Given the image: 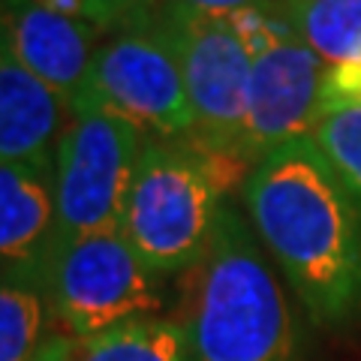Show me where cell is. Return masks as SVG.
I'll return each instance as SVG.
<instances>
[{
  "instance_id": "2",
  "label": "cell",
  "mask_w": 361,
  "mask_h": 361,
  "mask_svg": "<svg viewBox=\"0 0 361 361\" xmlns=\"http://www.w3.org/2000/svg\"><path fill=\"white\" fill-rule=\"evenodd\" d=\"M175 322L187 361H301L286 286L247 214L226 202L211 247L178 277Z\"/></svg>"
},
{
  "instance_id": "9",
  "label": "cell",
  "mask_w": 361,
  "mask_h": 361,
  "mask_svg": "<svg viewBox=\"0 0 361 361\" xmlns=\"http://www.w3.org/2000/svg\"><path fill=\"white\" fill-rule=\"evenodd\" d=\"M54 244V160L0 166V283L45 289Z\"/></svg>"
},
{
  "instance_id": "7",
  "label": "cell",
  "mask_w": 361,
  "mask_h": 361,
  "mask_svg": "<svg viewBox=\"0 0 361 361\" xmlns=\"http://www.w3.org/2000/svg\"><path fill=\"white\" fill-rule=\"evenodd\" d=\"M145 142L148 139L133 123L103 111L70 115L54 148V253L87 235L121 229L123 202Z\"/></svg>"
},
{
  "instance_id": "17",
  "label": "cell",
  "mask_w": 361,
  "mask_h": 361,
  "mask_svg": "<svg viewBox=\"0 0 361 361\" xmlns=\"http://www.w3.org/2000/svg\"><path fill=\"white\" fill-rule=\"evenodd\" d=\"M42 9H49L54 16L63 18H75V21H87L90 25V0H37Z\"/></svg>"
},
{
  "instance_id": "5",
  "label": "cell",
  "mask_w": 361,
  "mask_h": 361,
  "mask_svg": "<svg viewBox=\"0 0 361 361\" xmlns=\"http://www.w3.org/2000/svg\"><path fill=\"white\" fill-rule=\"evenodd\" d=\"M253 51L247 115L238 139V157L256 166L286 142L313 135L329 111L331 66L304 45L280 13H244L232 18Z\"/></svg>"
},
{
  "instance_id": "6",
  "label": "cell",
  "mask_w": 361,
  "mask_h": 361,
  "mask_svg": "<svg viewBox=\"0 0 361 361\" xmlns=\"http://www.w3.org/2000/svg\"><path fill=\"white\" fill-rule=\"evenodd\" d=\"M166 280L115 229L61 247L45 277V298L66 337H94L135 319L166 316Z\"/></svg>"
},
{
  "instance_id": "18",
  "label": "cell",
  "mask_w": 361,
  "mask_h": 361,
  "mask_svg": "<svg viewBox=\"0 0 361 361\" xmlns=\"http://www.w3.org/2000/svg\"><path fill=\"white\" fill-rule=\"evenodd\" d=\"M66 343H70V337L66 334H61L58 341H54L49 349H45V355L39 358V361H63V353H66Z\"/></svg>"
},
{
  "instance_id": "1",
  "label": "cell",
  "mask_w": 361,
  "mask_h": 361,
  "mask_svg": "<svg viewBox=\"0 0 361 361\" xmlns=\"http://www.w3.org/2000/svg\"><path fill=\"white\" fill-rule=\"evenodd\" d=\"M259 244L316 325L361 313V214L313 135L265 154L241 187Z\"/></svg>"
},
{
  "instance_id": "16",
  "label": "cell",
  "mask_w": 361,
  "mask_h": 361,
  "mask_svg": "<svg viewBox=\"0 0 361 361\" xmlns=\"http://www.w3.org/2000/svg\"><path fill=\"white\" fill-rule=\"evenodd\" d=\"M166 0H90V25L97 30H121L160 16Z\"/></svg>"
},
{
  "instance_id": "10",
  "label": "cell",
  "mask_w": 361,
  "mask_h": 361,
  "mask_svg": "<svg viewBox=\"0 0 361 361\" xmlns=\"http://www.w3.org/2000/svg\"><path fill=\"white\" fill-rule=\"evenodd\" d=\"M99 33L87 21L49 13L37 0H0V42L66 106L90 70Z\"/></svg>"
},
{
  "instance_id": "4",
  "label": "cell",
  "mask_w": 361,
  "mask_h": 361,
  "mask_svg": "<svg viewBox=\"0 0 361 361\" xmlns=\"http://www.w3.org/2000/svg\"><path fill=\"white\" fill-rule=\"evenodd\" d=\"M75 111H103L133 123L145 139H187L193 109L169 30L157 18L111 30L99 39L90 70L70 103Z\"/></svg>"
},
{
  "instance_id": "13",
  "label": "cell",
  "mask_w": 361,
  "mask_h": 361,
  "mask_svg": "<svg viewBox=\"0 0 361 361\" xmlns=\"http://www.w3.org/2000/svg\"><path fill=\"white\" fill-rule=\"evenodd\" d=\"M61 334L45 289L0 283V361H39Z\"/></svg>"
},
{
  "instance_id": "15",
  "label": "cell",
  "mask_w": 361,
  "mask_h": 361,
  "mask_svg": "<svg viewBox=\"0 0 361 361\" xmlns=\"http://www.w3.org/2000/svg\"><path fill=\"white\" fill-rule=\"evenodd\" d=\"M283 0H166L160 16L184 18H238L244 13H280Z\"/></svg>"
},
{
  "instance_id": "14",
  "label": "cell",
  "mask_w": 361,
  "mask_h": 361,
  "mask_svg": "<svg viewBox=\"0 0 361 361\" xmlns=\"http://www.w3.org/2000/svg\"><path fill=\"white\" fill-rule=\"evenodd\" d=\"M313 139L343 178L361 214V103L329 109L316 123Z\"/></svg>"
},
{
  "instance_id": "12",
  "label": "cell",
  "mask_w": 361,
  "mask_h": 361,
  "mask_svg": "<svg viewBox=\"0 0 361 361\" xmlns=\"http://www.w3.org/2000/svg\"><path fill=\"white\" fill-rule=\"evenodd\" d=\"M63 361H187L175 316H148L94 337H70Z\"/></svg>"
},
{
  "instance_id": "8",
  "label": "cell",
  "mask_w": 361,
  "mask_h": 361,
  "mask_svg": "<svg viewBox=\"0 0 361 361\" xmlns=\"http://www.w3.org/2000/svg\"><path fill=\"white\" fill-rule=\"evenodd\" d=\"M175 42L187 99L196 127L190 142L238 160V139L247 115L253 51L232 18L157 16ZM250 169V166H247Z\"/></svg>"
},
{
  "instance_id": "3",
  "label": "cell",
  "mask_w": 361,
  "mask_h": 361,
  "mask_svg": "<svg viewBox=\"0 0 361 361\" xmlns=\"http://www.w3.org/2000/svg\"><path fill=\"white\" fill-rule=\"evenodd\" d=\"M250 169L190 139H148L135 166L121 235L160 277H180L211 247L220 211Z\"/></svg>"
},
{
  "instance_id": "11",
  "label": "cell",
  "mask_w": 361,
  "mask_h": 361,
  "mask_svg": "<svg viewBox=\"0 0 361 361\" xmlns=\"http://www.w3.org/2000/svg\"><path fill=\"white\" fill-rule=\"evenodd\" d=\"M70 106L0 42V166L54 160Z\"/></svg>"
}]
</instances>
